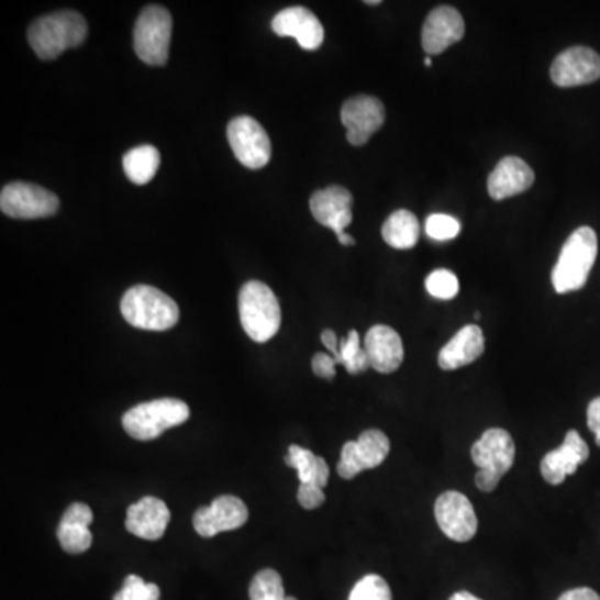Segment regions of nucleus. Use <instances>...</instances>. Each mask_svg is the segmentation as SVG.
Here are the masks:
<instances>
[{
    "label": "nucleus",
    "instance_id": "39",
    "mask_svg": "<svg viewBox=\"0 0 600 600\" xmlns=\"http://www.w3.org/2000/svg\"><path fill=\"white\" fill-rule=\"evenodd\" d=\"M329 476H331V470H329L327 463H325L324 457L318 456V463H315V473L312 477V484L325 489V486L329 484Z\"/></svg>",
    "mask_w": 600,
    "mask_h": 600
},
{
    "label": "nucleus",
    "instance_id": "25",
    "mask_svg": "<svg viewBox=\"0 0 600 600\" xmlns=\"http://www.w3.org/2000/svg\"><path fill=\"white\" fill-rule=\"evenodd\" d=\"M251 600H284L286 590H284L282 577L274 569H264L256 574V577L248 589Z\"/></svg>",
    "mask_w": 600,
    "mask_h": 600
},
{
    "label": "nucleus",
    "instance_id": "12",
    "mask_svg": "<svg viewBox=\"0 0 600 600\" xmlns=\"http://www.w3.org/2000/svg\"><path fill=\"white\" fill-rule=\"evenodd\" d=\"M551 79L559 87L586 86L600 79V56L589 47H570L556 57Z\"/></svg>",
    "mask_w": 600,
    "mask_h": 600
},
{
    "label": "nucleus",
    "instance_id": "19",
    "mask_svg": "<svg viewBox=\"0 0 600 600\" xmlns=\"http://www.w3.org/2000/svg\"><path fill=\"white\" fill-rule=\"evenodd\" d=\"M169 522L170 511L166 502L157 497H144L127 509L125 527L144 541H159Z\"/></svg>",
    "mask_w": 600,
    "mask_h": 600
},
{
    "label": "nucleus",
    "instance_id": "33",
    "mask_svg": "<svg viewBox=\"0 0 600 600\" xmlns=\"http://www.w3.org/2000/svg\"><path fill=\"white\" fill-rule=\"evenodd\" d=\"M363 348L364 345L360 344L357 331H351L347 337L342 338L341 344H338V356L335 360L347 369L357 359V356L363 353Z\"/></svg>",
    "mask_w": 600,
    "mask_h": 600
},
{
    "label": "nucleus",
    "instance_id": "9",
    "mask_svg": "<svg viewBox=\"0 0 600 600\" xmlns=\"http://www.w3.org/2000/svg\"><path fill=\"white\" fill-rule=\"evenodd\" d=\"M435 521L441 531L454 542H469L476 537L479 521L470 500L457 490L442 493L434 505Z\"/></svg>",
    "mask_w": 600,
    "mask_h": 600
},
{
    "label": "nucleus",
    "instance_id": "20",
    "mask_svg": "<svg viewBox=\"0 0 600 600\" xmlns=\"http://www.w3.org/2000/svg\"><path fill=\"white\" fill-rule=\"evenodd\" d=\"M534 179V170L525 160L509 156L500 160L490 174L487 190L493 200H505L531 189Z\"/></svg>",
    "mask_w": 600,
    "mask_h": 600
},
{
    "label": "nucleus",
    "instance_id": "7",
    "mask_svg": "<svg viewBox=\"0 0 600 600\" xmlns=\"http://www.w3.org/2000/svg\"><path fill=\"white\" fill-rule=\"evenodd\" d=\"M59 197L44 187L27 182H12L0 193V211L9 218L44 219L57 214Z\"/></svg>",
    "mask_w": 600,
    "mask_h": 600
},
{
    "label": "nucleus",
    "instance_id": "14",
    "mask_svg": "<svg viewBox=\"0 0 600 600\" xmlns=\"http://www.w3.org/2000/svg\"><path fill=\"white\" fill-rule=\"evenodd\" d=\"M464 34H466V24L460 12L448 5H442L434 9L425 19L424 27H422V47L429 56H437L447 51L451 45L463 41Z\"/></svg>",
    "mask_w": 600,
    "mask_h": 600
},
{
    "label": "nucleus",
    "instance_id": "2",
    "mask_svg": "<svg viewBox=\"0 0 600 600\" xmlns=\"http://www.w3.org/2000/svg\"><path fill=\"white\" fill-rule=\"evenodd\" d=\"M122 318L135 329L164 332L179 322V305L173 297L153 286H134L121 300Z\"/></svg>",
    "mask_w": 600,
    "mask_h": 600
},
{
    "label": "nucleus",
    "instance_id": "41",
    "mask_svg": "<svg viewBox=\"0 0 600 600\" xmlns=\"http://www.w3.org/2000/svg\"><path fill=\"white\" fill-rule=\"evenodd\" d=\"M321 338L322 344L325 345V348H327L329 353H331V356H334L335 359H337L338 344H341V341L337 338V334H335L332 329H325V331L322 332Z\"/></svg>",
    "mask_w": 600,
    "mask_h": 600
},
{
    "label": "nucleus",
    "instance_id": "42",
    "mask_svg": "<svg viewBox=\"0 0 600 600\" xmlns=\"http://www.w3.org/2000/svg\"><path fill=\"white\" fill-rule=\"evenodd\" d=\"M448 600H482V599H479V597L473 596V593H469V592H457V593H454V596L451 597V599Z\"/></svg>",
    "mask_w": 600,
    "mask_h": 600
},
{
    "label": "nucleus",
    "instance_id": "34",
    "mask_svg": "<svg viewBox=\"0 0 600 600\" xmlns=\"http://www.w3.org/2000/svg\"><path fill=\"white\" fill-rule=\"evenodd\" d=\"M297 500L302 508L314 511L325 502L324 489L312 482L300 484L299 490H297Z\"/></svg>",
    "mask_w": 600,
    "mask_h": 600
},
{
    "label": "nucleus",
    "instance_id": "32",
    "mask_svg": "<svg viewBox=\"0 0 600 600\" xmlns=\"http://www.w3.org/2000/svg\"><path fill=\"white\" fill-rule=\"evenodd\" d=\"M364 470H366V467H364L359 453H357L356 441L345 442L344 447H342L341 460L337 464L338 476L342 479L351 480L359 476Z\"/></svg>",
    "mask_w": 600,
    "mask_h": 600
},
{
    "label": "nucleus",
    "instance_id": "13",
    "mask_svg": "<svg viewBox=\"0 0 600 600\" xmlns=\"http://www.w3.org/2000/svg\"><path fill=\"white\" fill-rule=\"evenodd\" d=\"M353 193L341 186L315 190L311 197V212L315 221L332 229L337 237L345 234V229L353 224Z\"/></svg>",
    "mask_w": 600,
    "mask_h": 600
},
{
    "label": "nucleus",
    "instance_id": "30",
    "mask_svg": "<svg viewBox=\"0 0 600 600\" xmlns=\"http://www.w3.org/2000/svg\"><path fill=\"white\" fill-rule=\"evenodd\" d=\"M315 463H318V456L311 453L309 448L290 445L286 464L297 470L300 484L312 482V477H314L315 473Z\"/></svg>",
    "mask_w": 600,
    "mask_h": 600
},
{
    "label": "nucleus",
    "instance_id": "22",
    "mask_svg": "<svg viewBox=\"0 0 600 600\" xmlns=\"http://www.w3.org/2000/svg\"><path fill=\"white\" fill-rule=\"evenodd\" d=\"M382 237L390 247L412 248L421 237V224L412 212L400 209L389 215L382 225Z\"/></svg>",
    "mask_w": 600,
    "mask_h": 600
},
{
    "label": "nucleus",
    "instance_id": "16",
    "mask_svg": "<svg viewBox=\"0 0 600 600\" xmlns=\"http://www.w3.org/2000/svg\"><path fill=\"white\" fill-rule=\"evenodd\" d=\"M589 459V447L579 432L569 431L559 448L545 454L541 463V474L545 482L560 486L567 476H573L579 466Z\"/></svg>",
    "mask_w": 600,
    "mask_h": 600
},
{
    "label": "nucleus",
    "instance_id": "31",
    "mask_svg": "<svg viewBox=\"0 0 600 600\" xmlns=\"http://www.w3.org/2000/svg\"><path fill=\"white\" fill-rule=\"evenodd\" d=\"M425 232L434 241H453L459 235L460 222L445 214L429 215L425 221Z\"/></svg>",
    "mask_w": 600,
    "mask_h": 600
},
{
    "label": "nucleus",
    "instance_id": "43",
    "mask_svg": "<svg viewBox=\"0 0 600 600\" xmlns=\"http://www.w3.org/2000/svg\"><path fill=\"white\" fill-rule=\"evenodd\" d=\"M337 241L341 242L342 245H345V247L356 244V238H354L353 235H348L347 232L342 234L341 237H337Z\"/></svg>",
    "mask_w": 600,
    "mask_h": 600
},
{
    "label": "nucleus",
    "instance_id": "23",
    "mask_svg": "<svg viewBox=\"0 0 600 600\" xmlns=\"http://www.w3.org/2000/svg\"><path fill=\"white\" fill-rule=\"evenodd\" d=\"M124 173L131 182L145 186L156 177L160 166V154L154 145H141L124 156Z\"/></svg>",
    "mask_w": 600,
    "mask_h": 600
},
{
    "label": "nucleus",
    "instance_id": "28",
    "mask_svg": "<svg viewBox=\"0 0 600 600\" xmlns=\"http://www.w3.org/2000/svg\"><path fill=\"white\" fill-rule=\"evenodd\" d=\"M425 289L435 299L451 300L459 293V279L451 270H434L425 279Z\"/></svg>",
    "mask_w": 600,
    "mask_h": 600
},
{
    "label": "nucleus",
    "instance_id": "5",
    "mask_svg": "<svg viewBox=\"0 0 600 600\" xmlns=\"http://www.w3.org/2000/svg\"><path fill=\"white\" fill-rule=\"evenodd\" d=\"M189 405L180 399H156L135 405L122 418L124 431L135 441H154L189 419Z\"/></svg>",
    "mask_w": 600,
    "mask_h": 600
},
{
    "label": "nucleus",
    "instance_id": "26",
    "mask_svg": "<svg viewBox=\"0 0 600 600\" xmlns=\"http://www.w3.org/2000/svg\"><path fill=\"white\" fill-rule=\"evenodd\" d=\"M57 538H59L60 547L73 556L87 553L92 545V534L86 525L60 522L59 529H57Z\"/></svg>",
    "mask_w": 600,
    "mask_h": 600
},
{
    "label": "nucleus",
    "instance_id": "1",
    "mask_svg": "<svg viewBox=\"0 0 600 600\" xmlns=\"http://www.w3.org/2000/svg\"><path fill=\"white\" fill-rule=\"evenodd\" d=\"M87 21L76 11L54 12L38 18L29 27V44L42 60H53L87 38Z\"/></svg>",
    "mask_w": 600,
    "mask_h": 600
},
{
    "label": "nucleus",
    "instance_id": "15",
    "mask_svg": "<svg viewBox=\"0 0 600 600\" xmlns=\"http://www.w3.org/2000/svg\"><path fill=\"white\" fill-rule=\"evenodd\" d=\"M470 456L479 469L492 470L504 477L515 463L514 438L504 429H489L473 445Z\"/></svg>",
    "mask_w": 600,
    "mask_h": 600
},
{
    "label": "nucleus",
    "instance_id": "36",
    "mask_svg": "<svg viewBox=\"0 0 600 600\" xmlns=\"http://www.w3.org/2000/svg\"><path fill=\"white\" fill-rule=\"evenodd\" d=\"M335 366H337V360L331 354L319 353L312 357V370L321 379H334Z\"/></svg>",
    "mask_w": 600,
    "mask_h": 600
},
{
    "label": "nucleus",
    "instance_id": "11",
    "mask_svg": "<svg viewBox=\"0 0 600 600\" xmlns=\"http://www.w3.org/2000/svg\"><path fill=\"white\" fill-rule=\"evenodd\" d=\"M247 521V505L234 496L218 497L209 508L197 509L192 518L197 534L205 538L241 529Z\"/></svg>",
    "mask_w": 600,
    "mask_h": 600
},
{
    "label": "nucleus",
    "instance_id": "40",
    "mask_svg": "<svg viewBox=\"0 0 600 600\" xmlns=\"http://www.w3.org/2000/svg\"><path fill=\"white\" fill-rule=\"evenodd\" d=\"M559 600H600V597L596 590L589 589V587H579V589L563 593Z\"/></svg>",
    "mask_w": 600,
    "mask_h": 600
},
{
    "label": "nucleus",
    "instance_id": "45",
    "mask_svg": "<svg viewBox=\"0 0 600 600\" xmlns=\"http://www.w3.org/2000/svg\"><path fill=\"white\" fill-rule=\"evenodd\" d=\"M424 66H425V67H431V66H432V59H431V57H427V59L424 60Z\"/></svg>",
    "mask_w": 600,
    "mask_h": 600
},
{
    "label": "nucleus",
    "instance_id": "8",
    "mask_svg": "<svg viewBox=\"0 0 600 600\" xmlns=\"http://www.w3.org/2000/svg\"><path fill=\"white\" fill-rule=\"evenodd\" d=\"M227 141L238 163L247 169H263L273 157L269 135L256 119L248 115L229 122Z\"/></svg>",
    "mask_w": 600,
    "mask_h": 600
},
{
    "label": "nucleus",
    "instance_id": "21",
    "mask_svg": "<svg viewBox=\"0 0 600 600\" xmlns=\"http://www.w3.org/2000/svg\"><path fill=\"white\" fill-rule=\"evenodd\" d=\"M486 351V338L479 325H466L438 353L442 370H457L480 359Z\"/></svg>",
    "mask_w": 600,
    "mask_h": 600
},
{
    "label": "nucleus",
    "instance_id": "18",
    "mask_svg": "<svg viewBox=\"0 0 600 600\" xmlns=\"http://www.w3.org/2000/svg\"><path fill=\"white\" fill-rule=\"evenodd\" d=\"M364 351L370 367L380 374H392L404 363V344L389 325H374L364 338Z\"/></svg>",
    "mask_w": 600,
    "mask_h": 600
},
{
    "label": "nucleus",
    "instance_id": "37",
    "mask_svg": "<svg viewBox=\"0 0 600 600\" xmlns=\"http://www.w3.org/2000/svg\"><path fill=\"white\" fill-rule=\"evenodd\" d=\"M502 476L500 474L492 473V470L479 469L476 474V486L479 487L482 492H493L499 486Z\"/></svg>",
    "mask_w": 600,
    "mask_h": 600
},
{
    "label": "nucleus",
    "instance_id": "4",
    "mask_svg": "<svg viewBox=\"0 0 600 600\" xmlns=\"http://www.w3.org/2000/svg\"><path fill=\"white\" fill-rule=\"evenodd\" d=\"M597 235L593 229L580 227L567 238L559 260L553 270V286L557 293L582 289L597 259Z\"/></svg>",
    "mask_w": 600,
    "mask_h": 600
},
{
    "label": "nucleus",
    "instance_id": "38",
    "mask_svg": "<svg viewBox=\"0 0 600 600\" xmlns=\"http://www.w3.org/2000/svg\"><path fill=\"white\" fill-rule=\"evenodd\" d=\"M587 425L590 432L596 435L597 445L600 447V397L593 399L587 408Z\"/></svg>",
    "mask_w": 600,
    "mask_h": 600
},
{
    "label": "nucleus",
    "instance_id": "29",
    "mask_svg": "<svg viewBox=\"0 0 600 600\" xmlns=\"http://www.w3.org/2000/svg\"><path fill=\"white\" fill-rule=\"evenodd\" d=\"M160 589L156 584L145 582L142 577L127 576L122 589L115 593L112 600H159Z\"/></svg>",
    "mask_w": 600,
    "mask_h": 600
},
{
    "label": "nucleus",
    "instance_id": "44",
    "mask_svg": "<svg viewBox=\"0 0 600 600\" xmlns=\"http://www.w3.org/2000/svg\"><path fill=\"white\" fill-rule=\"evenodd\" d=\"M366 4L367 5H379L380 0H367Z\"/></svg>",
    "mask_w": 600,
    "mask_h": 600
},
{
    "label": "nucleus",
    "instance_id": "17",
    "mask_svg": "<svg viewBox=\"0 0 600 600\" xmlns=\"http://www.w3.org/2000/svg\"><path fill=\"white\" fill-rule=\"evenodd\" d=\"M273 31L279 37H293L304 51H318L324 42V27L308 8H287L273 19Z\"/></svg>",
    "mask_w": 600,
    "mask_h": 600
},
{
    "label": "nucleus",
    "instance_id": "46",
    "mask_svg": "<svg viewBox=\"0 0 600 600\" xmlns=\"http://www.w3.org/2000/svg\"><path fill=\"white\" fill-rule=\"evenodd\" d=\"M284 600H297L296 597H286Z\"/></svg>",
    "mask_w": 600,
    "mask_h": 600
},
{
    "label": "nucleus",
    "instance_id": "24",
    "mask_svg": "<svg viewBox=\"0 0 600 600\" xmlns=\"http://www.w3.org/2000/svg\"><path fill=\"white\" fill-rule=\"evenodd\" d=\"M357 453L363 460L366 470L376 469L384 460L387 459L390 453V441L382 431L369 429L363 432L356 441Z\"/></svg>",
    "mask_w": 600,
    "mask_h": 600
},
{
    "label": "nucleus",
    "instance_id": "10",
    "mask_svg": "<svg viewBox=\"0 0 600 600\" xmlns=\"http://www.w3.org/2000/svg\"><path fill=\"white\" fill-rule=\"evenodd\" d=\"M341 121L347 129V141L360 147L379 131L386 121V109L377 97L356 96L345 100L342 105Z\"/></svg>",
    "mask_w": 600,
    "mask_h": 600
},
{
    "label": "nucleus",
    "instance_id": "3",
    "mask_svg": "<svg viewBox=\"0 0 600 600\" xmlns=\"http://www.w3.org/2000/svg\"><path fill=\"white\" fill-rule=\"evenodd\" d=\"M242 329L254 342L266 344L279 332L282 322L279 300L267 284L251 280L238 292Z\"/></svg>",
    "mask_w": 600,
    "mask_h": 600
},
{
    "label": "nucleus",
    "instance_id": "27",
    "mask_svg": "<svg viewBox=\"0 0 600 600\" xmlns=\"http://www.w3.org/2000/svg\"><path fill=\"white\" fill-rule=\"evenodd\" d=\"M348 600H392V592L386 579L377 574H369L354 586Z\"/></svg>",
    "mask_w": 600,
    "mask_h": 600
},
{
    "label": "nucleus",
    "instance_id": "6",
    "mask_svg": "<svg viewBox=\"0 0 600 600\" xmlns=\"http://www.w3.org/2000/svg\"><path fill=\"white\" fill-rule=\"evenodd\" d=\"M173 15L166 8L148 5L134 27V51L147 66H166L169 59Z\"/></svg>",
    "mask_w": 600,
    "mask_h": 600
},
{
    "label": "nucleus",
    "instance_id": "35",
    "mask_svg": "<svg viewBox=\"0 0 600 600\" xmlns=\"http://www.w3.org/2000/svg\"><path fill=\"white\" fill-rule=\"evenodd\" d=\"M92 509L87 504H82V502H74V504L69 505L67 511L64 512V518L60 522H66V524L86 525V527H89V525L92 524Z\"/></svg>",
    "mask_w": 600,
    "mask_h": 600
}]
</instances>
